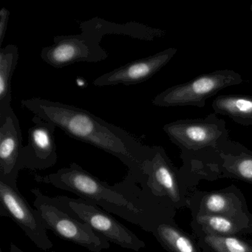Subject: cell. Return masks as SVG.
<instances>
[{"instance_id":"obj_1","label":"cell","mask_w":252,"mask_h":252,"mask_svg":"<svg viewBox=\"0 0 252 252\" xmlns=\"http://www.w3.org/2000/svg\"><path fill=\"white\" fill-rule=\"evenodd\" d=\"M21 104L70 138L117 158L127 167L126 177L137 184L145 180L146 169L154 152L153 147L144 145L122 128L76 106L40 98L23 100Z\"/></svg>"},{"instance_id":"obj_2","label":"cell","mask_w":252,"mask_h":252,"mask_svg":"<svg viewBox=\"0 0 252 252\" xmlns=\"http://www.w3.org/2000/svg\"><path fill=\"white\" fill-rule=\"evenodd\" d=\"M35 181L76 194L113 215L142 229L154 231L159 225L155 215L153 197L139 184L125 177L111 186L85 170L76 163L59 169L54 173L35 175Z\"/></svg>"},{"instance_id":"obj_3","label":"cell","mask_w":252,"mask_h":252,"mask_svg":"<svg viewBox=\"0 0 252 252\" xmlns=\"http://www.w3.org/2000/svg\"><path fill=\"white\" fill-rule=\"evenodd\" d=\"M49 199L57 207L70 216L89 225L94 231L110 243L136 252L145 247V243L133 231L96 205L79 197L49 196Z\"/></svg>"},{"instance_id":"obj_4","label":"cell","mask_w":252,"mask_h":252,"mask_svg":"<svg viewBox=\"0 0 252 252\" xmlns=\"http://www.w3.org/2000/svg\"><path fill=\"white\" fill-rule=\"evenodd\" d=\"M243 82L241 75L234 70H215L167 88L153 98V104L162 107L191 106L202 108L208 98L222 90Z\"/></svg>"},{"instance_id":"obj_5","label":"cell","mask_w":252,"mask_h":252,"mask_svg":"<svg viewBox=\"0 0 252 252\" xmlns=\"http://www.w3.org/2000/svg\"><path fill=\"white\" fill-rule=\"evenodd\" d=\"M31 191L34 196L33 206L39 212L48 231L91 252H102L110 248V242L88 224L57 207L50 200L49 196L45 195L39 189H32Z\"/></svg>"},{"instance_id":"obj_6","label":"cell","mask_w":252,"mask_h":252,"mask_svg":"<svg viewBox=\"0 0 252 252\" xmlns=\"http://www.w3.org/2000/svg\"><path fill=\"white\" fill-rule=\"evenodd\" d=\"M163 130L183 151L215 150L220 153L230 139L226 124L215 113L200 119H179L166 124Z\"/></svg>"},{"instance_id":"obj_7","label":"cell","mask_w":252,"mask_h":252,"mask_svg":"<svg viewBox=\"0 0 252 252\" xmlns=\"http://www.w3.org/2000/svg\"><path fill=\"white\" fill-rule=\"evenodd\" d=\"M0 215L11 218L39 249L45 252L52 249L54 244L39 212L29 204L18 187L2 181H0Z\"/></svg>"},{"instance_id":"obj_8","label":"cell","mask_w":252,"mask_h":252,"mask_svg":"<svg viewBox=\"0 0 252 252\" xmlns=\"http://www.w3.org/2000/svg\"><path fill=\"white\" fill-rule=\"evenodd\" d=\"M101 41L83 32L77 35L55 36L53 45L42 48L40 57L55 68L77 63H98L108 57L107 51L100 45Z\"/></svg>"},{"instance_id":"obj_9","label":"cell","mask_w":252,"mask_h":252,"mask_svg":"<svg viewBox=\"0 0 252 252\" xmlns=\"http://www.w3.org/2000/svg\"><path fill=\"white\" fill-rule=\"evenodd\" d=\"M33 125L29 129L28 144L23 147L19 160L20 171L45 170L57 163V152L54 132L57 126L35 116Z\"/></svg>"},{"instance_id":"obj_10","label":"cell","mask_w":252,"mask_h":252,"mask_svg":"<svg viewBox=\"0 0 252 252\" xmlns=\"http://www.w3.org/2000/svg\"><path fill=\"white\" fill-rule=\"evenodd\" d=\"M23 141L20 121L12 107L0 112V181L14 187H18Z\"/></svg>"},{"instance_id":"obj_11","label":"cell","mask_w":252,"mask_h":252,"mask_svg":"<svg viewBox=\"0 0 252 252\" xmlns=\"http://www.w3.org/2000/svg\"><path fill=\"white\" fill-rule=\"evenodd\" d=\"M177 51L176 48H166L154 55L131 62L97 78L94 85L96 87H106L142 83L165 67Z\"/></svg>"},{"instance_id":"obj_12","label":"cell","mask_w":252,"mask_h":252,"mask_svg":"<svg viewBox=\"0 0 252 252\" xmlns=\"http://www.w3.org/2000/svg\"><path fill=\"white\" fill-rule=\"evenodd\" d=\"M82 32L102 39L106 35H122L139 40L153 42L163 37L166 32L162 29L150 27L141 23L130 22L125 24L111 23L104 19L94 17L79 24Z\"/></svg>"},{"instance_id":"obj_13","label":"cell","mask_w":252,"mask_h":252,"mask_svg":"<svg viewBox=\"0 0 252 252\" xmlns=\"http://www.w3.org/2000/svg\"><path fill=\"white\" fill-rule=\"evenodd\" d=\"M212 107L216 114L228 116L242 126H252V95H219Z\"/></svg>"},{"instance_id":"obj_14","label":"cell","mask_w":252,"mask_h":252,"mask_svg":"<svg viewBox=\"0 0 252 252\" xmlns=\"http://www.w3.org/2000/svg\"><path fill=\"white\" fill-rule=\"evenodd\" d=\"M19 61L18 47L8 45L0 49V112L11 108L13 74Z\"/></svg>"},{"instance_id":"obj_15","label":"cell","mask_w":252,"mask_h":252,"mask_svg":"<svg viewBox=\"0 0 252 252\" xmlns=\"http://www.w3.org/2000/svg\"><path fill=\"white\" fill-rule=\"evenodd\" d=\"M153 234L160 243L173 252H197L194 245L178 229L169 224H159Z\"/></svg>"},{"instance_id":"obj_16","label":"cell","mask_w":252,"mask_h":252,"mask_svg":"<svg viewBox=\"0 0 252 252\" xmlns=\"http://www.w3.org/2000/svg\"><path fill=\"white\" fill-rule=\"evenodd\" d=\"M206 241L217 252H252L249 245L235 237L210 234L206 237Z\"/></svg>"},{"instance_id":"obj_17","label":"cell","mask_w":252,"mask_h":252,"mask_svg":"<svg viewBox=\"0 0 252 252\" xmlns=\"http://www.w3.org/2000/svg\"><path fill=\"white\" fill-rule=\"evenodd\" d=\"M200 223L218 234H231L236 230L232 221L219 215H207L199 218Z\"/></svg>"},{"instance_id":"obj_18","label":"cell","mask_w":252,"mask_h":252,"mask_svg":"<svg viewBox=\"0 0 252 252\" xmlns=\"http://www.w3.org/2000/svg\"><path fill=\"white\" fill-rule=\"evenodd\" d=\"M207 210L214 213H224L230 209V202L226 197L220 194L208 196L205 202Z\"/></svg>"},{"instance_id":"obj_19","label":"cell","mask_w":252,"mask_h":252,"mask_svg":"<svg viewBox=\"0 0 252 252\" xmlns=\"http://www.w3.org/2000/svg\"><path fill=\"white\" fill-rule=\"evenodd\" d=\"M9 15V10L2 7L0 10V45L3 43L4 39L6 35Z\"/></svg>"},{"instance_id":"obj_20","label":"cell","mask_w":252,"mask_h":252,"mask_svg":"<svg viewBox=\"0 0 252 252\" xmlns=\"http://www.w3.org/2000/svg\"><path fill=\"white\" fill-rule=\"evenodd\" d=\"M10 252H26L23 251V249H20L18 246L14 244V243H11L10 244Z\"/></svg>"},{"instance_id":"obj_21","label":"cell","mask_w":252,"mask_h":252,"mask_svg":"<svg viewBox=\"0 0 252 252\" xmlns=\"http://www.w3.org/2000/svg\"><path fill=\"white\" fill-rule=\"evenodd\" d=\"M250 10H251V14H252V5H251V6H250Z\"/></svg>"},{"instance_id":"obj_22","label":"cell","mask_w":252,"mask_h":252,"mask_svg":"<svg viewBox=\"0 0 252 252\" xmlns=\"http://www.w3.org/2000/svg\"><path fill=\"white\" fill-rule=\"evenodd\" d=\"M0 252H3V251H2V249L0 248Z\"/></svg>"},{"instance_id":"obj_23","label":"cell","mask_w":252,"mask_h":252,"mask_svg":"<svg viewBox=\"0 0 252 252\" xmlns=\"http://www.w3.org/2000/svg\"></svg>"}]
</instances>
